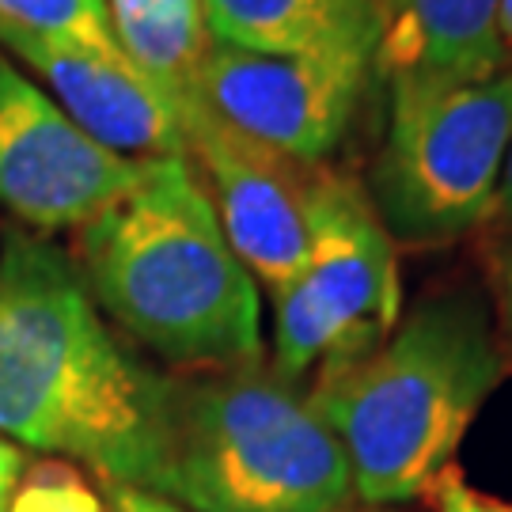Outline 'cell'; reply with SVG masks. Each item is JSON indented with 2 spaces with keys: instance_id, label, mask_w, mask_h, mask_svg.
<instances>
[{
  "instance_id": "cell-1",
  "label": "cell",
  "mask_w": 512,
  "mask_h": 512,
  "mask_svg": "<svg viewBox=\"0 0 512 512\" xmlns=\"http://www.w3.org/2000/svg\"><path fill=\"white\" fill-rule=\"evenodd\" d=\"M175 384L107 330L84 277L54 243L0 251V437L167 494Z\"/></svg>"
},
{
  "instance_id": "cell-2",
  "label": "cell",
  "mask_w": 512,
  "mask_h": 512,
  "mask_svg": "<svg viewBox=\"0 0 512 512\" xmlns=\"http://www.w3.org/2000/svg\"><path fill=\"white\" fill-rule=\"evenodd\" d=\"M80 277L122 327L175 365H258L262 300L190 156L148 160L141 183L80 228Z\"/></svg>"
},
{
  "instance_id": "cell-3",
  "label": "cell",
  "mask_w": 512,
  "mask_h": 512,
  "mask_svg": "<svg viewBox=\"0 0 512 512\" xmlns=\"http://www.w3.org/2000/svg\"><path fill=\"white\" fill-rule=\"evenodd\" d=\"M501 384L490 319L471 296H433L361 361L308 391L346 452L353 497L387 509L429 494Z\"/></svg>"
},
{
  "instance_id": "cell-4",
  "label": "cell",
  "mask_w": 512,
  "mask_h": 512,
  "mask_svg": "<svg viewBox=\"0 0 512 512\" xmlns=\"http://www.w3.org/2000/svg\"><path fill=\"white\" fill-rule=\"evenodd\" d=\"M164 497L190 512H338L353 505V475L293 380L239 365L175 384Z\"/></svg>"
},
{
  "instance_id": "cell-5",
  "label": "cell",
  "mask_w": 512,
  "mask_h": 512,
  "mask_svg": "<svg viewBox=\"0 0 512 512\" xmlns=\"http://www.w3.org/2000/svg\"><path fill=\"white\" fill-rule=\"evenodd\" d=\"M372 209L387 236L448 243L497 209L512 141V65L475 80H387Z\"/></svg>"
},
{
  "instance_id": "cell-6",
  "label": "cell",
  "mask_w": 512,
  "mask_h": 512,
  "mask_svg": "<svg viewBox=\"0 0 512 512\" xmlns=\"http://www.w3.org/2000/svg\"><path fill=\"white\" fill-rule=\"evenodd\" d=\"M274 372L300 384L311 368L361 361L399 327L403 285L395 239L349 179L315 175L308 258L274 289Z\"/></svg>"
},
{
  "instance_id": "cell-7",
  "label": "cell",
  "mask_w": 512,
  "mask_h": 512,
  "mask_svg": "<svg viewBox=\"0 0 512 512\" xmlns=\"http://www.w3.org/2000/svg\"><path fill=\"white\" fill-rule=\"evenodd\" d=\"M372 65V50L255 54L213 42L198 73L194 107L311 167L342 145Z\"/></svg>"
},
{
  "instance_id": "cell-8",
  "label": "cell",
  "mask_w": 512,
  "mask_h": 512,
  "mask_svg": "<svg viewBox=\"0 0 512 512\" xmlns=\"http://www.w3.org/2000/svg\"><path fill=\"white\" fill-rule=\"evenodd\" d=\"M148 160L95 145L0 54V205L42 232L84 228L141 183Z\"/></svg>"
},
{
  "instance_id": "cell-9",
  "label": "cell",
  "mask_w": 512,
  "mask_h": 512,
  "mask_svg": "<svg viewBox=\"0 0 512 512\" xmlns=\"http://www.w3.org/2000/svg\"><path fill=\"white\" fill-rule=\"evenodd\" d=\"M186 141L194 171L205 175V194L217 209L224 236L247 274L270 293L293 281L308 258V164H296L217 122L209 110L190 107Z\"/></svg>"
},
{
  "instance_id": "cell-10",
  "label": "cell",
  "mask_w": 512,
  "mask_h": 512,
  "mask_svg": "<svg viewBox=\"0 0 512 512\" xmlns=\"http://www.w3.org/2000/svg\"><path fill=\"white\" fill-rule=\"evenodd\" d=\"M0 42L46 84V95L107 152L126 160L190 156L179 107L118 50L4 31Z\"/></svg>"
},
{
  "instance_id": "cell-11",
  "label": "cell",
  "mask_w": 512,
  "mask_h": 512,
  "mask_svg": "<svg viewBox=\"0 0 512 512\" xmlns=\"http://www.w3.org/2000/svg\"><path fill=\"white\" fill-rule=\"evenodd\" d=\"M497 4L501 0H380V73L387 80H475L505 69Z\"/></svg>"
},
{
  "instance_id": "cell-12",
  "label": "cell",
  "mask_w": 512,
  "mask_h": 512,
  "mask_svg": "<svg viewBox=\"0 0 512 512\" xmlns=\"http://www.w3.org/2000/svg\"><path fill=\"white\" fill-rule=\"evenodd\" d=\"M217 46L255 54L372 50L380 54V0H202Z\"/></svg>"
},
{
  "instance_id": "cell-13",
  "label": "cell",
  "mask_w": 512,
  "mask_h": 512,
  "mask_svg": "<svg viewBox=\"0 0 512 512\" xmlns=\"http://www.w3.org/2000/svg\"><path fill=\"white\" fill-rule=\"evenodd\" d=\"M107 12L122 57L179 107L186 126L213 46L202 0H107Z\"/></svg>"
},
{
  "instance_id": "cell-14",
  "label": "cell",
  "mask_w": 512,
  "mask_h": 512,
  "mask_svg": "<svg viewBox=\"0 0 512 512\" xmlns=\"http://www.w3.org/2000/svg\"><path fill=\"white\" fill-rule=\"evenodd\" d=\"M4 31L118 50L107 0H0V35Z\"/></svg>"
},
{
  "instance_id": "cell-15",
  "label": "cell",
  "mask_w": 512,
  "mask_h": 512,
  "mask_svg": "<svg viewBox=\"0 0 512 512\" xmlns=\"http://www.w3.org/2000/svg\"><path fill=\"white\" fill-rule=\"evenodd\" d=\"M429 490H433L437 512H512V501H497V497L478 494V490H471V486L459 478V471H452V467H448Z\"/></svg>"
},
{
  "instance_id": "cell-16",
  "label": "cell",
  "mask_w": 512,
  "mask_h": 512,
  "mask_svg": "<svg viewBox=\"0 0 512 512\" xmlns=\"http://www.w3.org/2000/svg\"><path fill=\"white\" fill-rule=\"evenodd\" d=\"M110 512H190V509L175 505V501L164 494H152V490L118 486V490H114V509Z\"/></svg>"
},
{
  "instance_id": "cell-17",
  "label": "cell",
  "mask_w": 512,
  "mask_h": 512,
  "mask_svg": "<svg viewBox=\"0 0 512 512\" xmlns=\"http://www.w3.org/2000/svg\"><path fill=\"white\" fill-rule=\"evenodd\" d=\"M19 471H23V452L8 437H0V512H8Z\"/></svg>"
},
{
  "instance_id": "cell-18",
  "label": "cell",
  "mask_w": 512,
  "mask_h": 512,
  "mask_svg": "<svg viewBox=\"0 0 512 512\" xmlns=\"http://www.w3.org/2000/svg\"><path fill=\"white\" fill-rule=\"evenodd\" d=\"M497 38H501V50L512 65V0H501L497 4Z\"/></svg>"
},
{
  "instance_id": "cell-19",
  "label": "cell",
  "mask_w": 512,
  "mask_h": 512,
  "mask_svg": "<svg viewBox=\"0 0 512 512\" xmlns=\"http://www.w3.org/2000/svg\"><path fill=\"white\" fill-rule=\"evenodd\" d=\"M497 213L512 220V141L509 156H505V171H501V190H497Z\"/></svg>"
},
{
  "instance_id": "cell-20",
  "label": "cell",
  "mask_w": 512,
  "mask_h": 512,
  "mask_svg": "<svg viewBox=\"0 0 512 512\" xmlns=\"http://www.w3.org/2000/svg\"><path fill=\"white\" fill-rule=\"evenodd\" d=\"M501 308H505V323L512 334V255L501 262Z\"/></svg>"
},
{
  "instance_id": "cell-21",
  "label": "cell",
  "mask_w": 512,
  "mask_h": 512,
  "mask_svg": "<svg viewBox=\"0 0 512 512\" xmlns=\"http://www.w3.org/2000/svg\"><path fill=\"white\" fill-rule=\"evenodd\" d=\"M338 512H384V509H376V505H365V509H353V505H346V509H338Z\"/></svg>"
}]
</instances>
